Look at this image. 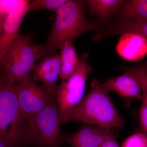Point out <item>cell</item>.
<instances>
[{
	"label": "cell",
	"mask_w": 147,
	"mask_h": 147,
	"mask_svg": "<svg viewBox=\"0 0 147 147\" xmlns=\"http://www.w3.org/2000/svg\"><path fill=\"white\" fill-rule=\"evenodd\" d=\"M108 91L97 79L91 82V89L75 108L61 118V124L70 121L115 129L124 126V121Z\"/></svg>",
	"instance_id": "1"
},
{
	"label": "cell",
	"mask_w": 147,
	"mask_h": 147,
	"mask_svg": "<svg viewBox=\"0 0 147 147\" xmlns=\"http://www.w3.org/2000/svg\"><path fill=\"white\" fill-rule=\"evenodd\" d=\"M86 5V1L67 0L56 11L53 28L43 44L50 56L56 54L67 40L73 41L85 33L100 28L87 18Z\"/></svg>",
	"instance_id": "2"
},
{
	"label": "cell",
	"mask_w": 147,
	"mask_h": 147,
	"mask_svg": "<svg viewBox=\"0 0 147 147\" xmlns=\"http://www.w3.org/2000/svg\"><path fill=\"white\" fill-rule=\"evenodd\" d=\"M44 44H35L32 38L19 34L9 48L0 64V73L12 84L31 79L36 62L49 56Z\"/></svg>",
	"instance_id": "3"
},
{
	"label": "cell",
	"mask_w": 147,
	"mask_h": 147,
	"mask_svg": "<svg viewBox=\"0 0 147 147\" xmlns=\"http://www.w3.org/2000/svg\"><path fill=\"white\" fill-rule=\"evenodd\" d=\"M26 120L21 114L14 84L0 73V139L14 147L25 144Z\"/></svg>",
	"instance_id": "4"
},
{
	"label": "cell",
	"mask_w": 147,
	"mask_h": 147,
	"mask_svg": "<svg viewBox=\"0 0 147 147\" xmlns=\"http://www.w3.org/2000/svg\"><path fill=\"white\" fill-rule=\"evenodd\" d=\"M61 125L60 115L55 97L39 113L26 120L25 143L35 147H59L63 141Z\"/></svg>",
	"instance_id": "5"
},
{
	"label": "cell",
	"mask_w": 147,
	"mask_h": 147,
	"mask_svg": "<svg viewBox=\"0 0 147 147\" xmlns=\"http://www.w3.org/2000/svg\"><path fill=\"white\" fill-rule=\"evenodd\" d=\"M88 57V54L84 53L75 71L58 86L55 97L60 118L75 108L83 99L87 78L92 71L87 63Z\"/></svg>",
	"instance_id": "6"
},
{
	"label": "cell",
	"mask_w": 147,
	"mask_h": 147,
	"mask_svg": "<svg viewBox=\"0 0 147 147\" xmlns=\"http://www.w3.org/2000/svg\"><path fill=\"white\" fill-rule=\"evenodd\" d=\"M14 86L21 114L26 120L39 113L55 97L32 78L21 84H14Z\"/></svg>",
	"instance_id": "7"
},
{
	"label": "cell",
	"mask_w": 147,
	"mask_h": 147,
	"mask_svg": "<svg viewBox=\"0 0 147 147\" xmlns=\"http://www.w3.org/2000/svg\"><path fill=\"white\" fill-rule=\"evenodd\" d=\"M30 1L18 0L13 9L3 20L0 26V64L7 50L18 35Z\"/></svg>",
	"instance_id": "8"
},
{
	"label": "cell",
	"mask_w": 147,
	"mask_h": 147,
	"mask_svg": "<svg viewBox=\"0 0 147 147\" xmlns=\"http://www.w3.org/2000/svg\"><path fill=\"white\" fill-rule=\"evenodd\" d=\"M116 136L113 129L84 124L76 132L63 137V140L72 147H101L108 139Z\"/></svg>",
	"instance_id": "9"
},
{
	"label": "cell",
	"mask_w": 147,
	"mask_h": 147,
	"mask_svg": "<svg viewBox=\"0 0 147 147\" xmlns=\"http://www.w3.org/2000/svg\"><path fill=\"white\" fill-rule=\"evenodd\" d=\"M60 71V57L56 54L46 57L35 65L32 79L34 82L42 83V86L55 97Z\"/></svg>",
	"instance_id": "10"
},
{
	"label": "cell",
	"mask_w": 147,
	"mask_h": 147,
	"mask_svg": "<svg viewBox=\"0 0 147 147\" xmlns=\"http://www.w3.org/2000/svg\"><path fill=\"white\" fill-rule=\"evenodd\" d=\"M122 75L108 78L102 83L108 92L112 91L126 101L137 99L142 101V89L139 81L127 70Z\"/></svg>",
	"instance_id": "11"
},
{
	"label": "cell",
	"mask_w": 147,
	"mask_h": 147,
	"mask_svg": "<svg viewBox=\"0 0 147 147\" xmlns=\"http://www.w3.org/2000/svg\"><path fill=\"white\" fill-rule=\"evenodd\" d=\"M116 50L126 60H140L147 55V39L137 34L125 33L121 34L119 39Z\"/></svg>",
	"instance_id": "12"
},
{
	"label": "cell",
	"mask_w": 147,
	"mask_h": 147,
	"mask_svg": "<svg viewBox=\"0 0 147 147\" xmlns=\"http://www.w3.org/2000/svg\"><path fill=\"white\" fill-rule=\"evenodd\" d=\"M125 33H133L140 35L147 39V20L141 22L120 21L111 25L107 28H100L95 32L93 38L98 40L109 36L122 34Z\"/></svg>",
	"instance_id": "13"
},
{
	"label": "cell",
	"mask_w": 147,
	"mask_h": 147,
	"mask_svg": "<svg viewBox=\"0 0 147 147\" xmlns=\"http://www.w3.org/2000/svg\"><path fill=\"white\" fill-rule=\"evenodd\" d=\"M60 57L61 71L59 77L63 81L67 80L79 65L80 59L74 46L73 41L68 40L61 47Z\"/></svg>",
	"instance_id": "14"
},
{
	"label": "cell",
	"mask_w": 147,
	"mask_h": 147,
	"mask_svg": "<svg viewBox=\"0 0 147 147\" xmlns=\"http://www.w3.org/2000/svg\"><path fill=\"white\" fill-rule=\"evenodd\" d=\"M121 21L141 22L147 20V0L125 1L121 6Z\"/></svg>",
	"instance_id": "15"
},
{
	"label": "cell",
	"mask_w": 147,
	"mask_h": 147,
	"mask_svg": "<svg viewBox=\"0 0 147 147\" xmlns=\"http://www.w3.org/2000/svg\"><path fill=\"white\" fill-rule=\"evenodd\" d=\"M125 1L122 0H88L86 1V4L91 13L104 20L114 15Z\"/></svg>",
	"instance_id": "16"
},
{
	"label": "cell",
	"mask_w": 147,
	"mask_h": 147,
	"mask_svg": "<svg viewBox=\"0 0 147 147\" xmlns=\"http://www.w3.org/2000/svg\"><path fill=\"white\" fill-rule=\"evenodd\" d=\"M121 68L131 72L137 78L142 89V102L147 104V60L138 65Z\"/></svg>",
	"instance_id": "17"
},
{
	"label": "cell",
	"mask_w": 147,
	"mask_h": 147,
	"mask_svg": "<svg viewBox=\"0 0 147 147\" xmlns=\"http://www.w3.org/2000/svg\"><path fill=\"white\" fill-rule=\"evenodd\" d=\"M67 0H34L30 1L28 6V12L33 11L44 9L56 11L62 6Z\"/></svg>",
	"instance_id": "18"
},
{
	"label": "cell",
	"mask_w": 147,
	"mask_h": 147,
	"mask_svg": "<svg viewBox=\"0 0 147 147\" xmlns=\"http://www.w3.org/2000/svg\"><path fill=\"white\" fill-rule=\"evenodd\" d=\"M122 147H147V135L143 133L133 134L124 141Z\"/></svg>",
	"instance_id": "19"
},
{
	"label": "cell",
	"mask_w": 147,
	"mask_h": 147,
	"mask_svg": "<svg viewBox=\"0 0 147 147\" xmlns=\"http://www.w3.org/2000/svg\"><path fill=\"white\" fill-rule=\"evenodd\" d=\"M18 0H0V16L3 19L9 14Z\"/></svg>",
	"instance_id": "20"
},
{
	"label": "cell",
	"mask_w": 147,
	"mask_h": 147,
	"mask_svg": "<svg viewBox=\"0 0 147 147\" xmlns=\"http://www.w3.org/2000/svg\"><path fill=\"white\" fill-rule=\"evenodd\" d=\"M142 103L139 114V127L142 133L147 135V104Z\"/></svg>",
	"instance_id": "21"
},
{
	"label": "cell",
	"mask_w": 147,
	"mask_h": 147,
	"mask_svg": "<svg viewBox=\"0 0 147 147\" xmlns=\"http://www.w3.org/2000/svg\"><path fill=\"white\" fill-rule=\"evenodd\" d=\"M115 138L111 137L108 139L101 147H120L118 143L116 141Z\"/></svg>",
	"instance_id": "22"
},
{
	"label": "cell",
	"mask_w": 147,
	"mask_h": 147,
	"mask_svg": "<svg viewBox=\"0 0 147 147\" xmlns=\"http://www.w3.org/2000/svg\"><path fill=\"white\" fill-rule=\"evenodd\" d=\"M0 147H14L8 142L0 139Z\"/></svg>",
	"instance_id": "23"
},
{
	"label": "cell",
	"mask_w": 147,
	"mask_h": 147,
	"mask_svg": "<svg viewBox=\"0 0 147 147\" xmlns=\"http://www.w3.org/2000/svg\"><path fill=\"white\" fill-rule=\"evenodd\" d=\"M3 20V18L1 17V16H0V26H1Z\"/></svg>",
	"instance_id": "24"
}]
</instances>
